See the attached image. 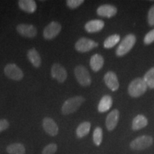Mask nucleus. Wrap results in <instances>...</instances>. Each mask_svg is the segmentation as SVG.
I'll use <instances>...</instances> for the list:
<instances>
[{"mask_svg":"<svg viewBox=\"0 0 154 154\" xmlns=\"http://www.w3.org/2000/svg\"><path fill=\"white\" fill-rule=\"evenodd\" d=\"M85 101V99L82 96H76L69 98L63 103L61 106V113L63 115H69L78 110Z\"/></svg>","mask_w":154,"mask_h":154,"instance_id":"f257e3e1","label":"nucleus"},{"mask_svg":"<svg viewBox=\"0 0 154 154\" xmlns=\"http://www.w3.org/2000/svg\"><path fill=\"white\" fill-rule=\"evenodd\" d=\"M147 88L148 86L143 79H135L128 86V94L132 97H139L145 93Z\"/></svg>","mask_w":154,"mask_h":154,"instance_id":"f03ea898","label":"nucleus"},{"mask_svg":"<svg viewBox=\"0 0 154 154\" xmlns=\"http://www.w3.org/2000/svg\"><path fill=\"white\" fill-rule=\"evenodd\" d=\"M136 38L134 34H128L121 41L116 49V55L122 57L129 52L136 43Z\"/></svg>","mask_w":154,"mask_h":154,"instance_id":"7ed1b4c3","label":"nucleus"},{"mask_svg":"<svg viewBox=\"0 0 154 154\" xmlns=\"http://www.w3.org/2000/svg\"><path fill=\"white\" fill-rule=\"evenodd\" d=\"M153 143V139L150 136H141L131 141L130 143L131 149L135 151H141L149 148Z\"/></svg>","mask_w":154,"mask_h":154,"instance_id":"20e7f679","label":"nucleus"},{"mask_svg":"<svg viewBox=\"0 0 154 154\" xmlns=\"http://www.w3.org/2000/svg\"><path fill=\"white\" fill-rule=\"evenodd\" d=\"M74 74L79 84L82 86H88L91 84V78L89 72L82 65L77 66L74 69Z\"/></svg>","mask_w":154,"mask_h":154,"instance_id":"39448f33","label":"nucleus"},{"mask_svg":"<svg viewBox=\"0 0 154 154\" xmlns=\"http://www.w3.org/2000/svg\"><path fill=\"white\" fill-rule=\"evenodd\" d=\"M61 31V25L60 23L56 21L50 22L49 24L44 29L43 36L45 39L51 40L54 38L59 35Z\"/></svg>","mask_w":154,"mask_h":154,"instance_id":"423d86ee","label":"nucleus"},{"mask_svg":"<svg viewBox=\"0 0 154 154\" xmlns=\"http://www.w3.org/2000/svg\"><path fill=\"white\" fill-rule=\"evenodd\" d=\"M99 44L97 42L93 41V40L89 39L88 38L82 37L80 38L75 44V49L77 51H79L82 53L88 52L91 51V49L97 47Z\"/></svg>","mask_w":154,"mask_h":154,"instance_id":"0eeeda50","label":"nucleus"},{"mask_svg":"<svg viewBox=\"0 0 154 154\" xmlns=\"http://www.w3.org/2000/svg\"><path fill=\"white\" fill-rule=\"evenodd\" d=\"M4 72L8 78L14 81H20L24 77L22 70L15 63H8L6 65Z\"/></svg>","mask_w":154,"mask_h":154,"instance_id":"6e6552de","label":"nucleus"},{"mask_svg":"<svg viewBox=\"0 0 154 154\" xmlns=\"http://www.w3.org/2000/svg\"><path fill=\"white\" fill-rule=\"evenodd\" d=\"M51 75L59 83H63L67 78V72L63 66L59 63H54L51 69Z\"/></svg>","mask_w":154,"mask_h":154,"instance_id":"1a4fd4ad","label":"nucleus"},{"mask_svg":"<svg viewBox=\"0 0 154 154\" xmlns=\"http://www.w3.org/2000/svg\"><path fill=\"white\" fill-rule=\"evenodd\" d=\"M17 32L24 37L34 38L37 34V29L34 25L19 24L17 26Z\"/></svg>","mask_w":154,"mask_h":154,"instance_id":"9d476101","label":"nucleus"},{"mask_svg":"<svg viewBox=\"0 0 154 154\" xmlns=\"http://www.w3.org/2000/svg\"><path fill=\"white\" fill-rule=\"evenodd\" d=\"M42 126L47 134L51 136H57L59 133V127L54 120L50 117H45L42 121Z\"/></svg>","mask_w":154,"mask_h":154,"instance_id":"9b49d317","label":"nucleus"},{"mask_svg":"<svg viewBox=\"0 0 154 154\" xmlns=\"http://www.w3.org/2000/svg\"><path fill=\"white\" fill-rule=\"evenodd\" d=\"M97 14L100 17L111 18L114 17L117 13V9L114 6L111 5H103L100 6L96 10Z\"/></svg>","mask_w":154,"mask_h":154,"instance_id":"f8f14e48","label":"nucleus"},{"mask_svg":"<svg viewBox=\"0 0 154 154\" xmlns=\"http://www.w3.org/2000/svg\"><path fill=\"white\" fill-rule=\"evenodd\" d=\"M104 82L106 85L112 91L118 90L119 88V83L116 75L113 72H108L104 76Z\"/></svg>","mask_w":154,"mask_h":154,"instance_id":"ddd939ff","label":"nucleus"},{"mask_svg":"<svg viewBox=\"0 0 154 154\" xmlns=\"http://www.w3.org/2000/svg\"><path fill=\"white\" fill-rule=\"evenodd\" d=\"M104 27V22L101 19H93V20L88 21L85 24L86 31L88 33H95L99 32Z\"/></svg>","mask_w":154,"mask_h":154,"instance_id":"4468645a","label":"nucleus"},{"mask_svg":"<svg viewBox=\"0 0 154 154\" xmlns=\"http://www.w3.org/2000/svg\"><path fill=\"white\" fill-rule=\"evenodd\" d=\"M119 119V111L114 109L111 111L106 119V126L109 131H113L116 127Z\"/></svg>","mask_w":154,"mask_h":154,"instance_id":"2eb2a0df","label":"nucleus"},{"mask_svg":"<svg viewBox=\"0 0 154 154\" xmlns=\"http://www.w3.org/2000/svg\"><path fill=\"white\" fill-rule=\"evenodd\" d=\"M18 5L20 9L28 14H32L36 10L37 5L34 0H19Z\"/></svg>","mask_w":154,"mask_h":154,"instance_id":"dca6fc26","label":"nucleus"},{"mask_svg":"<svg viewBox=\"0 0 154 154\" xmlns=\"http://www.w3.org/2000/svg\"><path fill=\"white\" fill-rule=\"evenodd\" d=\"M27 58L34 67H36V68H38V67H40V66H41L42 64L41 57H40V54L39 53H38V51L35 49V48H32V49L28 50Z\"/></svg>","mask_w":154,"mask_h":154,"instance_id":"f3484780","label":"nucleus"},{"mask_svg":"<svg viewBox=\"0 0 154 154\" xmlns=\"http://www.w3.org/2000/svg\"><path fill=\"white\" fill-rule=\"evenodd\" d=\"M103 63H104V59L99 54L93 55L90 59V66L94 72H99L103 67Z\"/></svg>","mask_w":154,"mask_h":154,"instance_id":"a211bd4d","label":"nucleus"},{"mask_svg":"<svg viewBox=\"0 0 154 154\" xmlns=\"http://www.w3.org/2000/svg\"><path fill=\"white\" fill-rule=\"evenodd\" d=\"M113 104V99L111 96L109 95L103 96L100 100L99 106H98V110L100 113L106 112L111 109Z\"/></svg>","mask_w":154,"mask_h":154,"instance_id":"6ab92c4d","label":"nucleus"},{"mask_svg":"<svg viewBox=\"0 0 154 154\" xmlns=\"http://www.w3.org/2000/svg\"><path fill=\"white\" fill-rule=\"evenodd\" d=\"M148 125V119L143 115H138L134 119L132 122V129L138 131L144 128Z\"/></svg>","mask_w":154,"mask_h":154,"instance_id":"aec40b11","label":"nucleus"},{"mask_svg":"<svg viewBox=\"0 0 154 154\" xmlns=\"http://www.w3.org/2000/svg\"><path fill=\"white\" fill-rule=\"evenodd\" d=\"M91 129V123L88 121H84L79 125L76 128V136L79 138H82L87 136Z\"/></svg>","mask_w":154,"mask_h":154,"instance_id":"412c9836","label":"nucleus"},{"mask_svg":"<svg viewBox=\"0 0 154 154\" xmlns=\"http://www.w3.org/2000/svg\"><path fill=\"white\" fill-rule=\"evenodd\" d=\"M9 154H25L26 149L22 143H14L9 145L6 149Z\"/></svg>","mask_w":154,"mask_h":154,"instance_id":"4be33fe9","label":"nucleus"},{"mask_svg":"<svg viewBox=\"0 0 154 154\" xmlns=\"http://www.w3.org/2000/svg\"><path fill=\"white\" fill-rule=\"evenodd\" d=\"M120 41V36L118 34H113V35L109 36V37L106 38L103 43V46L106 49H111L116 45Z\"/></svg>","mask_w":154,"mask_h":154,"instance_id":"5701e85b","label":"nucleus"},{"mask_svg":"<svg viewBox=\"0 0 154 154\" xmlns=\"http://www.w3.org/2000/svg\"><path fill=\"white\" fill-rule=\"evenodd\" d=\"M143 80L147 84L148 87L154 88V67L148 71L143 77Z\"/></svg>","mask_w":154,"mask_h":154,"instance_id":"b1692460","label":"nucleus"},{"mask_svg":"<svg viewBox=\"0 0 154 154\" xmlns=\"http://www.w3.org/2000/svg\"><path fill=\"white\" fill-rule=\"evenodd\" d=\"M102 139H103V131L100 127H96L94 131L93 134V140L96 146H99L101 145Z\"/></svg>","mask_w":154,"mask_h":154,"instance_id":"393cba45","label":"nucleus"},{"mask_svg":"<svg viewBox=\"0 0 154 154\" xmlns=\"http://www.w3.org/2000/svg\"><path fill=\"white\" fill-rule=\"evenodd\" d=\"M58 146L56 143H49L44 148L42 154H55L57 151Z\"/></svg>","mask_w":154,"mask_h":154,"instance_id":"a878e982","label":"nucleus"},{"mask_svg":"<svg viewBox=\"0 0 154 154\" xmlns=\"http://www.w3.org/2000/svg\"><path fill=\"white\" fill-rule=\"evenodd\" d=\"M84 2V0H68L66 1V5L70 9H74L82 5Z\"/></svg>","mask_w":154,"mask_h":154,"instance_id":"bb28decb","label":"nucleus"},{"mask_svg":"<svg viewBox=\"0 0 154 154\" xmlns=\"http://www.w3.org/2000/svg\"><path fill=\"white\" fill-rule=\"evenodd\" d=\"M144 43L146 44H151L154 42V29L150 31L149 33L146 34L143 39Z\"/></svg>","mask_w":154,"mask_h":154,"instance_id":"cd10ccee","label":"nucleus"},{"mask_svg":"<svg viewBox=\"0 0 154 154\" xmlns=\"http://www.w3.org/2000/svg\"><path fill=\"white\" fill-rule=\"evenodd\" d=\"M148 22L151 26H154V5L152 6L148 13Z\"/></svg>","mask_w":154,"mask_h":154,"instance_id":"c85d7f7f","label":"nucleus"},{"mask_svg":"<svg viewBox=\"0 0 154 154\" xmlns=\"http://www.w3.org/2000/svg\"><path fill=\"white\" fill-rule=\"evenodd\" d=\"M9 127V123L7 119H0V133L7 130Z\"/></svg>","mask_w":154,"mask_h":154,"instance_id":"c756f323","label":"nucleus"}]
</instances>
